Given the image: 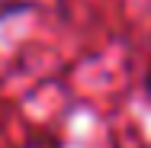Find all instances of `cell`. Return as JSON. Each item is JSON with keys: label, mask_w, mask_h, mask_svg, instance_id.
<instances>
[{"label": "cell", "mask_w": 151, "mask_h": 148, "mask_svg": "<svg viewBox=\"0 0 151 148\" xmlns=\"http://www.w3.org/2000/svg\"><path fill=\"white\" fill-rule=\"evenodd\" d=\"M142 97H145V103H151V55L145 61V71H142Z\"/></svg>", "instance_id": "cell-1"}]
</instances>
